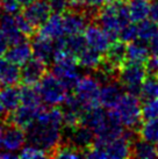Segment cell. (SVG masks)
Here are the masks:
<instances>
[{"instance_id":"obj_1","label":"cell","mask_w":158,"mask_h":159,"mask_svg":"<svg viewBox=\"0 0 158 159\" xmlns=\"http://www.w3.org/2000/svg\"><path fill=\"white\" fill-rule=\"evenodd\" d=\"M94 22L106 31L112 42L118 41L120 30L132 22L128 5L123 0H108L98 9Z\"/></svg>"},{"instance_id":"obj_2","label":"cell","mask_w":158,"mask_h":159,"mask_svg":"<svg viewBox=\"0 0 158 159\" xmlns=\"http://www.w3.org/2000/svg\"><path fill=\"white\" fill-rule=\"evenodd\" d=\"M62 127L63 124L35 120L26 129V139L30 145L47 151L50 158V153L62 143Z\"/></svg>"},{"instance_id":"obj_3","label":"cell","mask_w":158,"mask_h":159,"mask_svg":"<svg viewBox=\"0 0 158 159\" xmlns=\"http://www.w3.org/2000/svg\"><path fill=\"white\" fill-rule=\"evenodd\" d=\"M114 111L120 122L127 129H132L138 133L142 121V106L140 97L132 93H124L115 106Z\"/></svg>"},{"instance_id":"obj_4","label":"cell","mask_w":158,"mask_h":159,"mask_svg":"<svg viewBox=\"0 0 158 159\" xmlns=\"http://www.w3.org/2000/svg\"><path fill=\"white\" fill-rule=\"evenodd\" d=\"M146 78V70L143 63L126 62L118 71V80L124 91L140 97L141 87Z\"/></svg>"},{"instance_id":"obj_5","label":"cell","mask_w":158,"mask_h":159,"mask_svg":"<svg viewBox=\"0 0 158 159\" xmlns=\"http://www.w3.org/2000/svg\"><path fill=\"white\" fill-rule=\"evenodd\" d=\"M73 92L85 111L100 106V84L93 75H87L80 77Z\"/></svg>"},{"instance_id":"obj_6","label":"cell","mask_w":158,"mask_h":159,"mask_svg":"<svg viewBox=\"0 0 158 159\" xmlns=\"http://www.w3.org/2000/svg\"><path fill=\"white\" fill-rule=\"evenodd\" d=\"M35 87L42 101L49 106L61 105L67 95V89L51 72H47L39 84L35 85Z\"/></svg>"},{"instance_id":"obj_7","label":"cell","mask_w":158,"mask_h":159,"mask_svg":"<svg viewBox=\"0 0 158 159\" xmlns=\"http://www.w3.org/2000/svg\"><path fill=\"white\" fill-rule=\"evenodd\" d=\"M21 66L22 67L20 69L21 70V79H20L21 85L35 86L48 72V65L36 57H30Z\"/></svg>"},{"instance_id":"obj_8","label":"cell","mask_w":158,"mask_h":159,"mask_svg":"<svg viewBox=\"0 0 158 159\" xmlns=\"http://www.w3.org/2000/svg\"><path fill=\"white\" fill-rule=\"evenodd\" d=\"M22 14L33 26L39 29L51 15V9L48 0H34L31 4L23 7Z\"/></svg>"},{"instance_id":"obj_9","label":"cell","mask_w":158,"mask_h":159,"mask_svg":"<svg viewBox=\"0 0 158 159\" xmlns=\"http://www.w3.org/2000/svg\"><path fill=\"white\" fill-rule=\"evenodd\" d=\"M85 40L87 47L94 49L101 53H105L109 48L112 41L109 40L106 31L101 28L98 23H90L84 31Z\"/></svg>"},{"instance_id":"obj_10","label":"cell","mask_w":158,"mask_h":159,"mask_svg":"<svg viewBox=\"0 0 158 159\" xmlns=\"http://www.w3.org/2000/svg\"><path fill=\"white\" fill-rule=\"evenodd\" d=\"M123 91L124 89L118 79L110 80L102 84V86L100 87V95H99L100 106H102L105 109H114L120 99L124 94Z\"/></svg>"},{"instance_id":"obj_11","label":"cell","mask_w":158,"mask_h":159,"mask_svg":"<svg viewBox=\"0 0 158 159\" xmlns=\"http://www.w3.org/2000/svg\"><path fill=\"white\" fill-rule=\"evenodd\" d=\"M69 130H70V138L67 143L79 149L85 156V151L88 150L93 145L95 139V135L93 133V130L84 124H79L76 128L69 129Z\"/></svg>"},{"instance_id":"obj_12","label":"cell","mask_w":158,"mask_h":159,"mask_svg":"<svg viewBox=\"0 0 158 159\" xmlns=\"http://www.w3.org/2000/svg\"><path fill=\"white\" fill-rule=\"evenodd\" d=\"M31 50L33 55L40 61L49 65L53 61V52H55V44L53 40L43 37V36L36 34L34 37H31Z\"/></svg>"},{"instance_id":"obj_13","label":"cell","mask_w":158,"mask_h":159,"mask_svg":"<svg viewBox=\"0 0 158 159\" xmlns=\"http://www.w3.org/2000/svg\"><path fill=\"white\" fill-rule=\"evenodd\" d=\"M36 116H37V108L22 105V106H19L18 108H15L13 111L8 113L6 123L13 124L15 127L26 130L36 120Z\"/></svg>"},{"instance_id":"obj_14","label":"cell","mask_w":158,"mask_h":159,"mask_svg":"<svg viewBox=\"0 0 158 159\" xmlns=\"http://www.w3.org/2000/svg\"><path fill=\"white\" fill-rule=\"evenodd\" d=\"M26 141V133L23 131V129L15 127L13 124H6L2 137V149L9 152L18 151L23 146Z\"/></svg>"},{"instance_id":"obj_15","label":"cell","mask_w":158,"mask_h":159,"mask_svg":"<svg viewBox=\"0 0 158 159\" xmlns=\"http://www.w3.org/2000/svg\"><path fill=\"white\" fill-rule=\"evenodd\" d=\"M0 27L4 30L5 35L7 36L9 44H18L23 41H27V37L22 34L16 26L13 14L6 13V12L1 14L0 15Z\"/></svg>"},{"instance_id":"obj_16","label":"cell","mask_w":158,"mask_h":159,"mask_svg":"<svg viewBox=\"0 0 158 159\" xmlns=\"http://www.w3.org/2000/svg\"><path fill=\"white\" fill-rule=\"evenodd\" d=\"M37 34L43 37L50 39V40H56L64 35L65 33H64V28H63L62 14L51 13L48 20L39 28Z\"/></svg>"},{"instance_id":"obj_17","label":"cell","mask_w":158,"mask_h":159,"mask_svg":"<svg viewBox=\"0 0 158 159\" xmlns=\"http://www.w3.org/2000/svg\"><path fill=\"white\" fill-rule=\"evenodd\" d=\"M21 79V70L19 65L0 57V86L16 85Z\"/></svg>"},{"instance_id":"obj_18","label":"cell","mask_w":158,"mask_h":159,"mask_svg":"<svg viewBox=\"0 0 158 159\" xmlns=\"http://www.w3.org/2000/svg\"><path fill=\"white\" fill-rule=\"evenodd\" d=\"M0 102L8 113L18 108L21 103L20 87L16 85L0 86Z\"/></svg>"},{"instance_id":"obj_19","label":"cell","mask_w":158,"mask_h":159,"mask_svg":"<svg viewBox=\"0 0 158 159\" xmlns=\"http://www.w3.org/2000/svg\"><path fill=\"white\" fill-rule=\"evenodd\" d=\"M31 55H33V50H31L30 43L23 41L18 44H13V47L8 49L4 56L7 61L21 66L22 64H25L31 57Z\"/></svg>"},{"instance_id":"obj_20","label":"cell","mask_w":158,"mask_h":159,"mask_svg":"<svg viewBox=\"0 0 158 159\" xmlns=\"http://www.w3.org/2000/svg\"><path fill=\"white\" fill-rule=\"evenodd\" d=\"M149 43L142 40H135L129 42L127 45V62L145 63L150 56Z\"/></svg>"},{"instance_id":"obj_21","label":"cell","mask_w":158,"mask_h":159,"mask_svg":"<svg viewBox=\"0 0 158 159\" xmlns=\"http://www.w3.org/2000/svg\"><path fill=\"white\" fill-rule=\"evenodd\" d=\"M132 158H143V159H152L157 158V151L156 146L151 142L146 141L142 137L137 136L132 142V151H130Z\"/></svg>"},{"instance_id":"obj_22","label":"cell","mask_w":158,"mask_h":159,"mask_svg":"<svg viewBox=\"0 0 158 159\" xmlns=\"http://www.w3.org/2000/svg\"><path fill=\"white\" fill-rule=\"evenodd\" d=\"M77 61H78V66L94 71L101 66L104 62V53L99 52L90 47H86L77 56Z\"/></svg>"},{"instance_id":"obj_23","label":"cell","mask_w":158,"mask_h":159,"mask_svg":"<svg viewBox=\"0 0 158 159\" xmlns=\"http://www.w3.org/2000/svg\"><path fill=\"white\" fill-rule=\"evenodd\" d=\"M150 4L148 0H129L128 8L132 22H140L142 20L148 19L150 15Z\"/></svg>"},{"instance_id":"obj_24","label":"cell","mask_w":158,"mask_h":159,"mask_svg":"<svg viewBox=\"0 0 158 159\" xmlns=\"http://www.w3.org/2000/svg\"><path fill=\"white\" fill-rule=\"evenodd\" d=\"M20 95H21V103L25 106L39 108L42 105V99L35 86L22 85L20 87Z\"/></svg>"},{"instance_id":"obj_25","label":"cell","mask_w":158,"mask_h":159,"mask_svg":"<svg viewBox=\"0 0 158 159\" xmlns=\"http://www.w3.org/2000/svg\"><path fill=\"white\" fill-rule=\"evenodd\" d=\"M138 136L144 138L151 143L158 142V117L146 120L144 123L141 124L138 129Z\"/></svg>"},{"instance_id":"obj_26","label":"cell","mask_w":158,"mask_h":159,"mask_svg":"<svg viewBox=\"0 0 158 159\" xmlns=\"http://www.w3.org/2000/svg\"><path fill=\"white\" fill-rule=\"evenodd\" d=\"M80 157H84V153L79 150V149H77L76 146L70 144V143H65V144H64V143H61V144L50 153V158L75 159V158H80Z\"/></svg>"},{"instance_id":"obj_27","label":"cell","mask_w":158,"mask_h":159,"mask_svg":"<svg viewBox=\"0 0 158 159\" xmlns=\"http://www.w3.org/2000/svg\"><path fill=\"white\" fill-rule=\"evenodd\" d=\"M140 98L143 101L158 99V77L149 75L148 78H145L141 87Z\"/></svg>"},{"instance_id":"obj_28","label":"cell","mask_w":158,"mask_h":159,"mask_svg":"<svg viewBox=\"0 0 158 159\" xmlns=\"http://www.w3.org/2000/svg\"><path fill=\"white\" fill-rule=\"evenodd\" d=\"M158 31L157 23H155L152 20H142L137 25V39L144 42H148L155 36V34Z\"/></svg>"},{"instance_id":"obj_29","label":"cell","mask_w":158,"mask_h":159,"mask_svg":"<svg viewBox=\"0 0 158 159\" xmlns=\"http://www.w3.org/2000/svg\"><path fill=\"white\" fill-rule=\"evenodd\" d=\"M13 16H14L15 22H16L18 28L20 29V31H21L22 34L26 36L27 39H31V37H34V36L37 34L39 29H37L36 27L33 26V25H31V23L29 22L25 16H23L22 12L19 11V12H16V13L13 14Z\"/></svg>"},{"instance_id":"obj_30","label":"cell","mask_w":158,"mask_h":159,"mask_svg":"<svg viewBox=\"0 0 158 159\" xmlns=\"http://www.w3.org/2000/svg\"><path fill=\"white\" fill-rule=\"evenodd\" d=\"M155 117H158V99L146 100L142 106V119L146 121Z\"/></svg>"},{"instance_id":"obj_31","label":"cell","mask_w":158,"mask_h":159,"mask_svg":"<svg viewBox=\"0 0 158 159\" xmlns=\"http://www.w3.org/2000/svg\"><path fill=\"white\" fill-rule=\"evenodd\" d=\"M20 158H26V159H35V158H45L49 157V153L47 151L40 149L37 146L29 145L23 148L21 151V153L19 155Z\"/></svg>"},{"instance_id":"obj_32","label":"cell","mask_w":158,"mask_h":159,"mask_svg":"<svg viewBox=\"0 0 158 159\" xmlns=\"http://www.w3.org/2000/svg\"><path fill=\"white\" fill-rule=\"evenodd\" d=\"M118 40L123 41L124 43H129L132 41L137 40V26L134 23H128L120 30L118 34Z\"/></svg>"},{"instance_id":"obj_33","label":"cell","mask_w":158,"mask_h":159,"mask_svg":"<svg viewBox=\"0 0 158 159\" xmlns=\"http://www.w3.org/2000/svg\"><path fill=\"white\" fill-rule=\"evenodd\" d=\"M51 13L63 14L66 9L70 7L69 0H48Z\"/></svg>"},{"instance_id":"obj_34","label":"cell","mask_w":158,"mask_h":159,"mask_svg":"<svg viewBox=\"0 0 158 159\" xmlns=\"http://www.w3.org/2000/svg\"><path fill=\"white\" fill-rule=\"evenodd\" d=\"M145 70L146 75L158 77V55L149 56V58L145 61Z\"/></svg>"},{"instance_id":"obj_35","label":"cell","mask_w":158,"mask_h":159,"mask_svg":"<svg viewBox=\"0 0 158 159\" xmlns=\"http://www.w3.org/2000/svg\"><path fill=\"white\" fill-rule=\"evenodd\" d=\"M1 8L4 9L6 13L14 14L20 11L21 6L19 5L16 0H1Z\"/></svg>"},{"instance_id":"obj_36","label":"cell","mask_w":158,"mask_h":159,"mask_svg":"<svg viewBox=\"0 0 158 159\" xmlns=\"http://www.w3.org/2000/svg\"><path fill=\"white\" fill-rule=\"evenodd\" d=\"M8 45H9L8 39H7V36L5 35L4 30L0 27V57H2L5 53H6V51L8 50Z\"/></svg>"},{"instance_id":"obj_37","label":"cell","mask_w":158,"mask_h":159,"mask_svg":"<svg viewBox=\"0 0 158 159\" xmlns=\"http://www.w3.org/2000/svg\"><path fill=\"white\" fill-rule=\"evenodd\" d=\"M108 0H85L84 7H87V8H92V9H99Z\"/></svg>"},{"instance_id":"obj_38","label":"cell","mask_w":158,"mask_h":159,"mask_svg":"<svg viewBox=\"0 0 158 159\" xmlns=\"http://www.w3.org/2000/svg\"><path fill=\"white\" fill-rule=\"evenodd\" d=\"M150 18L155 23H157L158 26V0H155L154 2L151 4L150 7Z\"/></svg>"},{"instance_id":"obj_39","label":"cell","mask_w":158,"mask_h":159,"mask_svg":"<svg viewBox=\"0 0 158 159\" xmlns=\"http://www.w3.org/2000/svg\"><path fill=\"white\" fill-rule=\"evenodd\" d=\"M150 52L152 55H158V31L155 34V36L149 41Z\"/></svg>"},{"instance_id":"obj_40","label":"cell","mask_w":158,"mask_h":159,"mask_svg":"<svg viewBox=\"0 0 158 159\" xmlns=\"http://www.w3.org/2000/svg\"><path fill=\"white\" fill-rule=\"evenodd\" d=\"M8 117V111L4 108V106L1 105L0 102V122H5L6 123V120Z\"/></svg>"},{"instance_id":"obj_41","label":"cell","mask_w":158,"mask_h":159,"mask_svg":"<svg viewBox=\"0 0 158 159\" xmlns=\"http://www.w3.org/2000/svg\"><path fill=\"white\" fill-rule=\"evenodd\" d=\"M69 2L72 7H84L85 0H69Z\"/></svg>"},{"instance_id":"obj_42","label":"cell","mask_w":158,"mask_h":159,"mask_svg":"<svg viewBox=\"0 0 158 159\" xmlns=\"http://www.w3.org/2000/svg\"><path fill=\"white\" fill-rule=\"evenodd\" d=\"M6 124L5 122H0V148H2V137H4V131L6 128Z\"/></svg>"},{"instance_id":"obj_43","label":"cell","mask_w":158,"mask_h":159,"mask_svg":"<svg viewBox=\"0 0 158 159\" xmlns=\"http://www.w3.org/2000/svg\"><path fill=\"white\" fill-rule=\"evenodd\" d=\"M19 2V5L21 6V7H26V6H28L29 4H31L34 0H16Z\"/></svg>"},{"instance_id":"obj_44","label":"cell","mask_w":158,"mask_h":159,"mask_svg":"<svg viewBox=\"0 0 158 159\" xmlns=\"http://www.w3.org/2000/svg\"><path fill=\"white\" fill-rule=\"evenodd\" d=\"M156 151H157V155H158V142H157V145H156Z\"/></svg>"},{"instance_id":"obj_45","label":"cell","mask_w":158,"mask_h":159,"mask_svg":"<svg viewBox=\"0 0 158 159\" xmlns=\"http://www.w3.org/2000/svg\"><path fill=\"white\" fill-rule=\"evenodd\" d=\"M0 8H1V0H0Z\"/></svg>"},{"instance_id":"obj_46","label":"cell","mask_w":158,"mask_h":159,"mask_svg":"<svg viewBox=\"0 0 158 159\" xmlns=\"http://www.w3.org/2000/svg\"><path fill=\"white\" fill-rule=\"evenodd\" d=\"M123 1H129V0H123Z\"/></svg>"}]
</instances>
